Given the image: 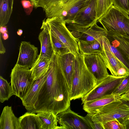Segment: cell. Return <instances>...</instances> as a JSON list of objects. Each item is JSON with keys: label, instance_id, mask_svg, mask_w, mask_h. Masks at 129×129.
Returning <instances> with one entry per match:
<instances>
[{"label": "cell", "instance_id": "obj_1", "mask_svg": "<svg viewBox=\"0 0 129 129\" xmlns=\"http://www.w3.org/2000/svg\"><path fill=\"white\" fill-rule=\"evenodd\" d=\"M71 90L59 64L57 54L50 60L46 80L32 112H52L56 115L70 107Z\"/></svg>", "mask_w": 129, "mask_h": 129}, {"label": "cell", "instance_id": "obj_2", "mask_svg": "<svg viewBox=\"0 0 129 129\" xmlns=\"http://www.w3.org/2000/svg\"><path fill=\"white\" fill-rule=\"evenodd\" d=\"M90 0H40L46 17H59L66 24L72 23L78 11L87 6Z\"/></svg>", "mask_w": 129, "mask_h": 129}, {"label": "cell", "instance_id": "obj_3", "mask_svg": "<svg viewBox=\"0 0 129 129\" xmlns=\"http://www.w3.org/2000/svg\"><path fill=\"white\" fill-rule=\"evenodd\" d=\"M97 84L94 77L85 63L83 55L81 54L76 56L71 89V100L81 98Z\"/></svg>", "mask_w": 129, "mask_h": 129}, {"label": "cell", "instance_id": "obj_4", "mask_svg": "<svg viewBox=\"0 0 129 129\" xmlns=\"http://www.w3.org/2000/svg\"><path fill=\"white\" fill-rule=\"evenodd\" d=\"M91 117L94 121L103 124L117 119L123 125L129 117V107L123 101H116L101 107Z\"/></svg>", "mask_w": 129, "mask_h": 129}, {"label": "cell", "instance_id": "obj_5", "mask_svg": "<svg viewBox=\"0 0 129 129\" xmlns=\"http://www.w3.org/2000/svg\"><path fill=\"white\" fill-rule=\"evenodd\" d=\"M50 33L61 41L76 57L80 54L78 43L62 20L57 17L45 19Z\"/></svg>", "mask_w": 129, "mask_h": 129}, {"label": "cell", "instance_id": "obj_6", "mask_svg": "<svg viewBox=\"0 0 129 129\" xmlns=\"http://www.w3.org/2000/svg\"><path fill=\"white\" fill-rule=\"evenodd\" d=\"M106 32L113 31L129 36V16L113 5L98 19Z\"/></svg>", "mask_w": 129, "mask_h": 129}, {"label": "cell", "instance_id": "obj_7", "mask_svg": "<svg viewBox=\"0 0 129 129\" xmlns=\"http://www.w3.org/2000/svg\"><path fill=\"white\" fill-rule=\"evenodd\" d=\"M11 86L13 93L21 100L33 84L34 80L30 69L20 66L16 64L10 75Z\"/></svg>", "mask_w": 129, "mask_h": 129}, {"label": "cell", "instance_id": "obj_8", "mask_svg": "<svg viewBox=\"0 0 129 129\" xmlns=\"http://www.w3.org/2000/svg\"><path fill=\"white\" fill-rule=\"evenodd\" d=\"M127 76H119L109 75L81 98L82 104L86 102L95 100L112 94L116 88Z\"/></svg>", "mask_w": 129, "mask_h": 129}, {"label": "cell", "instance_id": "obj_9", "mask_svg": "<svg viewBox=\"0 0 129 129\" xmlns=\"http://www.w3.org/2000/svg\"><path fill=\"white\" fill-rule=\"evenodd\" d=\"M67 27L77 42L79 41L90 42L107 36V32L96 23L87 28H84L74 23L67 24Z\"/></svg>", "mask_w": 129, "mask_h": 129}, {"label": "cell", "instance_id": "obj_10", "mask_svg": "<svg viewBox=\"0 0 129 129\" xmlns=\"http://www.w3.org/2000/svg\"><path fill=\"white\" fill-rule=\"evenodd\" d=\"M58 122L66 129H92L85 117L72 111L70 107L56 115Z\"/></svg>", "mask_w": 129, "mask_h": 129}, {"label": "cell", "instance_id": "obj_11", "mask_svg": "<svg viewBox=\"0 0 129 129\" xmlns=\"http://www.w3.org/2000/svg\"><path fill=\"white\" fill-rule=\"evenodd\" d=\"M83 57L86 66L94 77L97 84L109 75L107 68L100 55L84 54Z\"/></svg>", "mask_w": 129, "mask_h": 129}, {"label": "cell", "instance_id": "obj_12", "mask_svg": "<svg viewBox=\"0 0 129 129\" xmlns=\"http://www.w3.org/2000/svg\"><path fill=\"white\" fill-rule=\"evenodd\" d=\"M97 7L98 0H90L87 6L77 13L72 23L84 28L90 27L96 23L98 20Z\"/></svg>", "mask_w": 129, "mask_h": 129}, {"label": "cell", "instance_id": "obj_13", "mask_svg": "<svg viewBox=\"0 0 129 129\" xmlns=\"http://www.w3.org/2000/svg\"><path fill=\"white\" fill-rule=\"evenodd\" d=\"M38 52V48L30 42H22L16 64L20 66L30 69L37 59Z\"/></svg>", "mask_w": 129, "mask_h": 129}, {"label": "cell", "instance_id": "obj_14", "mask_svg": "<svg viewBox=\"0 0 129 129\" xmlns=\"http://www.w3.org/2000/svg\"><path fill=\"white\" fill-rule=\"evenodd\" d=\"M47 72L35 80L32 86L21 99L23 105L28 111L32 112L34 108L39 92L46 80Z\"/></svg>", "mask_w": 129, "mask_h": 129}, {"label": "cell", "instance_id": "obj_15", "mask_svg": "<svg viewBox=\"0 0 129 129\" xmlns=\"http://www.w3.org/2000/svg\"><path fill=\"white\" fill-rule=\"evenodd\" d=\"M41 29L42 30L39 35L38 38L41 45V50L36 62L43 58L50 60L54 52L49 32L43 21Z\"/></svg>", "mask_w": 129, "mask_h": 129}, {"label": "cell", "instance_id": "obj_16", "mask_svg": "<svg viewBox=\"0 0 129 129\" xmlns=\"http://www.w3.org/2000/svg\"><path fill=\"white\" fill-rule=\"evenodd\" d=\"M102 46V51L99 54L101 56L106 66L111 75L117 76L118 70L122 68H125L103 39Z\"/></svg>", "mask_w": 129, "mask_h": 129}, {"label": "cell", "instance_id": "obj_17", "mask_svg": "<svg viewBox=\"0 0 129 129\" xmlns=\"http://www.w3.org/2000/svg\"><path fill=\"white\" fill-rule=\"evenodd\" d=\"M106 37L112 45L120 51L129 64V36L109 31L107 32Z\"/></svg>", "mask_w": 129, "mask_h": 129}, {"label": "cell", "instance_id": "obj_18", "mask_svg": "<svg viewBox=\"0 0 129 129\" xmlns=\"http://www.w3.org/2000/svg\"><path fill=\"white\" fill-rule=\"evenodd\" d=\"M57 55L61 69L71 90L74 71L76 56L70 52L62 55L58 54Z\"/></svg>", "mask_w": 129, "mask_h": 129}, {"label": "cell", "instance_id": "obj_19", "mask_svg": "<svg viewBox=\"0 0 129 129\" xmlns=\"http://www.w3.org/2000/svg\"><path fill=\"white\" fill-rule=\"evenodd\" d=\"M120 100V96L112 94L84 102L83 104V109L88 114L92 116L101 107L112 102Z\"/></svg>", "mask_w": 129, "mask_h": 129}, {"label": "cell", "instance_id": "obj_20", "mask_svg": "<svg viewBox=\"0 0 129 129\" xmlns=\"http://www.w3.org/2000/svg\"><path fill=\"white\" fill-rule=\"evenodd\" d=\"M0 129H20L19 118L15 116L11 106L3 108L0 117Z\"/></svg>", "mask_w": 129, "mask_h": 129}, {"label": "cell", "instance_id": "obj_21", "mask_svg": "<svg viewBox=\"0 0 129 129\" xmlns=\"http://www.w3.org/2000/svg\"><path fill=\"white\" fill-rule=\"evenodd\" d=\"M19 119L20 129H42L41 121L34 113L28 111Z\"/></svg>", "mask_w": 129, "mask_h": 129}, {"label": "cell", "instance_id": "obj_22", "mask_svg": "<svg viewBox=\"0 0 129 129\" xmlns=\"http://www.w3.org/2000/svg\"><path fill=\"white\" fill-rule=\"evenodd\" d=\"M77 43L80 52L82 55L99 54L102 51V38L90 42L79 41Z\"/></svg>", "mask_w": 129, "mask_h": 129}, {"label": "cell", "instance_id": "obj_23", "mask_svg": "<svg viewBox=\"0 0 129 129\" xmlns=\"http://www.w3.org/2000/svg\"><path fill=\"white\" fill-rule=\"evenodd\" d=\"M14 0H0V26L8 23L12 14Z\"/></svg>", "mask_w": 129, "mask_h": 129}, {"label": "cell", "instance_id": "obj_24", "mask_svg": "<svg viewBox=\"0 0 129 129\" xmlns=\"http://www.w3.org/2000/svg\"><path fill=\"white\" fill-rule=\"evenodd\" d=\"M37 114L41 121L42 129H55L57 126L56 115L52 112H41Z\"/></svg>", "mask_w": 129, "mask_h": 129}, {"label": "cell", "instance_id": "obj_25", "mask_svg": "<svg viewBox=\"0 0 129 129\" xmlns=\"http://www.w3.org/2000/svg\"><path fill=\"white\" fill-rule=\"evenodd\" d=\"M50 61V60L43 58L35 63L30 69L34 80L39 78L47 71Z\"/></svg>", "mask_w": 129, "mask_h": 129}, {"label": "cell", "instance_id": "obj_26", "mask_svg": "<svg viewBox=\"0 0 129 129\" xmlns=\"http://www.w3.org/2000/svg\"><path fill=\"white\" fill-rule=\"evenodd\" d=\"M13 94L11 85L2 76H0V101L3 103L8 100Z\"/></svg>", "mask_w": 129, "mask_h": 129}, {"label": "cell", "instance_id": "obj_27", "mask_svg": "<svg viewBox=\"0 0 129 129\" xmlns=\"http://www.w3.org/2000/svg\"><path fill=\"white\" fill-rule=\"evenodd\" d=\"M103 40L106 42L112 52L120 61L123 67L129 71V64L122 54L116 47L111 44L108 38L106 36H103Z\"/></svg>", "mask_w": 129, "mask_h": 129}, {"label": "cell", "instance_id": "obj_28", "mask_svg": "<svg viewBox=\"0 0 129 129\" xmlns=\"http://www.w3.org/2000/svg\"><path fill=\"white\" fill-rule=\"evenodd\" d=\"M50 34L51 42L54 53L59 55H62L70 52L67 47L61 41L50 33Z\"/></svg>", "mask_w": 129, "mask_h": 129}, {"label": "cell", "instance_id": "obj_29", "mask_svg": "<svg viewBox=\"0 0 129 129\" xmlns=\"http://www.w3.org/2000/svg\"><path fill=\"white\" fill-rule=\"evenodd\" d=\"M113 5L112 0H98V19L104 15Z\"/></svg>", "mask_w": 129, "mask_h": 129}, {"label": "cell", "instance_id": "obj_30", "mask_svg": "<svg viewBox=\"0 0 129 129\" xmlns=\"http://www.w3.org/2000/svg\"><path fill=\"white\" fill-rule=\"evenodd\" d=\"M129 89V75L122 81L116 88L112 94L121 96Z\"/></svg>", "mask_w": 129, "mask_h": 129}, {"label": "cell", "instance_id": "obj_31", "mask_svg": "<svg viewBox=\"0 0 129 129\" xmlns=\"http://www.w3.org/2000/svg\"><path fill=\"white\" fill-rule=\"evenodd\" d=\"M115 7L129 15V0H112Z\"/></svg>", "mask_w": 129, "mask_h": 129}, {"label": "cell", "instance_id": "obj_32", "mask_svg": "<svg viewBox=\"0 0 129 129\" xmlns=\"http://www.w3.org/2000/svg\"><path fill=\"white\" fill-rule=\"evenodd\" d=\"M104 129H124V125L117 120L115 119L103 124Z\"/></svg>", "mask_w": 129, "mask_h": 129}, {"label": "cell", "instance_id": "obj_33", "mask_svg": "<svg viewBox=\"0 0 129 129\" xmlns=\"http://www.w3.org/2000/svg\"><path fill=\"white\" fill-rule=\"evenodd\" d=\"M21 3L26 14L30 15L34 6V3L29 0H21Z\"/></svg>", "mask_w": 129, "mask_h": 129}, {"label": "cell", "instance_id": "obj_34", "mask_svg": "<svg viewBox=\"0 0 129 129\" xmlns=\"http://www.w3.org/2000/svg\"><path fill=\"white\" fill-rule=\"evenodd\" d=\"M85 117L92 129H104L103 124L94 121L91 115L87 113Z\"/></svg>", "mask_w": 129, "mask_h": 129}, {"label": "cell", "instance_id": "obj_35", "mask_svg": "<svg viewBox=\"0 0 129 129\" xmlns=\"http://www.w3.org/2000/svg\"><path fill=\"white\" fill-rule=\"evenodd\" d=\"M121 100L125 101H129V89L126 92L120 96Z\"/></svg>", "mask_w": 129, "mask_h": 129}, {"label": "cell", "instance_id": "obj_36", "mask_svg": "<svg viewBox=\"0 0 129 129\" xmlns=\"http://www.w3.org/2000/svg\"><path fill=\"white\" fill-rule=\"evenodd\" d=\"M6 52V49L1 39V33H0V53L4 54Z\"/></svg>", "mask_w": 129, "mask_h": 129}, {"label": "cell", "instance_id": "obj_37", "mask_svg": "<svg viewBox=\"0 0 129 129\" xmlns=\"http://www.w3.org/2000/svg\"><path fill=\"white\" fill-rule=\"evenodd\" d=\"M0 33L3 34L7 32V30L6 26H0Z\"/></svg>", "mask_w": 129, "mask_h": 129}, {"label": "cell", "instance_id": "obj_38", "mask_svg": "<svg viewBox=\"0 0 129 129\" xmlns=\"http://www.w3.org/2000/svg\"><path fill=\"white\" fill-rule=\"evenodd\" d=\"M124 129H129V117L123 124Z\"/></svg>", "mask_w": 129, "mask_h": 129}, {"label": "cell", "instance_id": "obj_39", "mask_svg": "<svg viewBox=\"0 0 129 129\" xmlns=\"http://www.w3.org/2000/svg\"><path fill=\"white\" fill-rule=\"evenodd\" d=\"M33 2L34 3V7L35 8L39 7L38 3L40 0H29Z\"/></svg>", "mask_w": 129, "mask_h": 129}, {"label": "cell", "instance_id": "obj_40", "mask_svg": "<svg viewBox=\"0 0 129 129\" xmlns=\"http://www.w3.org/2000/svg\"><path fill=\"white\" fill-rule=\"evenodd\" d=\"M2 37L3 39L5 40L8 38L9 35L7 33H6L3 34Z\"/></svg>", "mask_w": 129, "mask_h": 129}, {"label": "cell", "instance_id": "obj_41", "mask_svg": "<svg viewBox=\"0 0 129 129\" xmlns=\"http://www.w3.org/2000/svg\"><path fill=\"white\" fill-rule=\"evenodd\" d=\"M23 33V31L21 29H19L17 32V35L19 36H21Z\"/></svg>", "mask_w": 129, "mask_h": 129}, {"label": "cell", "instance_id": "obj_42", "mask_svg": "<svg viewBox=\"0 0 129 129\" xmlns=\"http://www.w3.org/2000/svg\"><path fill=\"white\" fill-rule=\"evenodd\" d=\"M55 129H65V128L62 126L60 125V126H57Z\"/></svg>", "mask_w": 129, "mask_h": 129}, {"label": "cell", "instance_id": "obj_43", "mask_svg": "<svg viewBox=\"0 0 129 129\" xmlns=\"http://www.w3.org/2000/svg\"><path fill=\"white\" fill-rule=\"evenodd\" d=\"M125 103L129 107V101H124Z\"/></svg>", "mask_w": 129, "mask_h": 129}]
</instances>
